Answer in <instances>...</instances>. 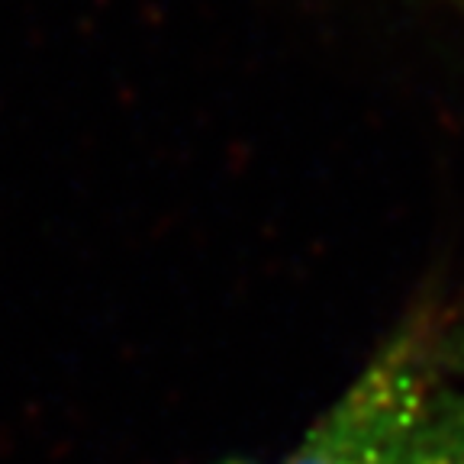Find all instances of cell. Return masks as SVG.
I'll return each instance as SVG.
<instances>
[{"label": "cell", "mask_w": 464, "mask_h": 464, "mask_svg": "<svg viewBox=\"0 0 464 464\" xmlns=\"http://www.w3.org/2000/svg\"><path fill=\"white\" fill-rule=\"evenodd\" d=\"M449 371V326L410 316L277 464H397Z\"/></svg>", "instance_id": "6da1fadb"}, {"label": "cell", "mask_w": 464, "mask_h": 464, "mask_svg": "<svg viewBox=\"0 0 464 464\" xmlns=\"http://www.w3.org/2000/svg\"><path fill=\"white\" fill-rule=\"evenodd\" d=\"M397 464H464V391L442 384L429 397Z\"/></svg>", "instance_id": "7a4b0ae2"}, {"label": "cell", "mask_w": 464, "mask_h": 464, "mask_svg": "<svg viewBox=\"0 0 464 464\" xmlns=\"http://www.w3.org/2000/svg\"><path fill=\"white\" fill-rule=\"evenodd\" d=\"M451 358L458 368H464V326H451Z\"/></svg>", "instance_id": "3957f363"}]
</instances>
